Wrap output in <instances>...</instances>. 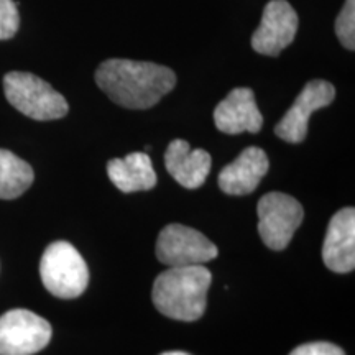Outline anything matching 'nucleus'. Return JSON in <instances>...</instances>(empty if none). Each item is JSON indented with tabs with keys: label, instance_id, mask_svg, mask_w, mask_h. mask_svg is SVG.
Listing matches in <instances>:
<instances>
[{
	"label": "nucleus",
	"instance_id": "nucleus-11",
	"mask_svg": "<svg viewBox=\"0 0 355 355\" xmlns=\"http://www.w3.org/2000/svg\"><path fill=\"white\" fill-rule=\"evenodd\" d=\"M214 123L217 130L227 135L261 130L263 117L257 107L254 91L248 87H237L230 91L214 110Z\"/></svg>",
	"mask_w": 355,
	"mask_h": 355
},
{
	"label": "nucleus",
	"instance_id": "nucleus-14",
	"mask_svg": "<svg viewBox=\"0 0 355 355\" xmlns=\"http://www.w3.org/2000/svg\"><path fill=\"white\" fill-rule=\"evenodd\" d=\"M107 175L122 193L150 191L157 184L152 159L146 153L135 152L125 158H112L107 163Z\"/></svg>",
	"mask_w": 355,
	"mask_h": 355
},
{
	"label": "nucleus",
	"instance_id": "nucleus-18",
	"mask_svg": "<svg viewBox=\"0 0 355 355\" xmlns=\"http://www.w3.org/2000/svg\"><path fill=\"white\" fill-rule=\"evenodd\" d=\"M290 355H345L344 350L329 343H311L296 347Z\"/></svg>",
	"mask_w": 355,
	"mask_h": 355
},
{
	"label": "nucleus",
	"instance_id": "nucleus-3",
	"mask_svg": "<svg viewBox=\"0 0 355 355\" xmlns=\"http://www.w3.org/2000/svg\"><path fill=\"white\" fill-rule=\"evenodd\" d=\"M3 91L13 107L33 121H56L69 110L64 97L32 73L12 71L6 74Z\"/></svg>",
	"mask_w": 355,
	"mask_h": 355
},
{
	"label": "nucleus",
	"instance_id": "nucleus-19",
	"mask_svg": "<svg viewBox=\"0 0 355 355\" xmlns=\"http://www.w3.org/2000/svg\"><path fill=\"white\" fill-rule=\"evenodd\" d=\"M162 355H189V354L180 352V350H173V352H165V354H162Z\"/></svg>",
	"mask_w": 355,
	"mask_h": 355
},
{
	"label": "nucleus",
	"instance_id": "nucleus-6",
	"mask_svg": "<svg viewBox=\"0 0 355 355\" xmlns=\"http://www.w3.org/2000/svg\"><path fill=\"white\" fill-rule=\"evenodd\" d=\"M51 326L28 309H12L0 316V355H33L50 344Z\"/></svg>",
	"mask_w": 355,
	"mask_h": 355
},
{
	"label": "nucleus",
	"instance_id": "nucleus-2",
	"mask_svg": "<svg viewBox=\"0 0 355 355\" xmlns=\"http://www.w3.org/2000/svg\"><path fill=\"white\" fill-rule=\"evenodd\" d=\"M211 283L212 275L204 265L170 266L153 283L155 308L176 321H198L206 311Z\"/></svg>",
	"mask_w": 355,
	"mask_h": 355
},
{
	"label": "nucleus",
	"instance_id": "nucleus-13",
	"mask_svg": "<svg viewBox=\"0 0 355 355\" xmlns=\"http://www.w3.org/2000/svg\"><path fill=\"white\" fill-rule=\"evenodd\" d=\"M165 166L186 189H198L207 180L212 158L206 150H193L186 140H173L165 152Z\"/></svg>",
	"mask_w": 355,
	"mask_h": 355
},
{
	"label": "nucleus",
	"instance_id": "nucleus-7",
	"mask_svg": "<svg viewBox=\"0 0 355 355\" xmlns=\"http://www.w3.org/2000/svg\"><path fill=\"white\" fill-rule=\"evenodd\" d=\"M217 255V247L196 229L170 224L158 235L157 257L166 266L204 265Z\"/></svg>",
	"mask_w": 355,
	"mask_h": 355
},
{
	"label": "nucleus",
	"instance_id": "nucleus-4",
	"mask_svg": "<svg viewBox=\"0 0 355 355\" xmlns=\"http://www.w3.org/2000/svg\"><path fill=\"white\" fill-rule=\"evenodd\" d=\"M40 277L43 286L61 300L78 298L89 285L86 261L76 248L64 241L53 242L43 252Z\"/></svg>",
	"mask_w": 355,
	"mask_h": 355
},
{
	"label": "nucleus",
	"instance_id": "nucleus-17",
	"mask_svg": "<svg viewBox=\"0 0 355 355\" xmlns=\"http://www.w3.org/2000/svg\"><path fill=\"white\" fill-rule=\"evenodd\" d=\"M20 25L19 8L13 0H0V40L15 37Z\"/></svg>",
	"mask_w": 355,
	"mask_h": 355
},
{
	"label": "nucleus",
	"instance_id": "nucleus-12",
	"mask_svg": "<svg viewBox=\"0 0 355 355\" xmlns=\"http://www.w3.org/2000/svg\"><path fill=\"white\" fill-rule=\"evenodd\" d=\"M270 162L259 146H248L219 173V188L230 196H245L254 193L261 178L268 173Z\"/></svg>",
	"mask_w": 355,
	"mask_h": 355
},
{
	"label": "nucleus",
	"instance_id": "nucleus-1",
	"mask_svg": "<svg viewBox=\"0 0 355 355\" xmlns=\"http://www.w3.org/2000/svg\"><path fill=\"white\" fill-rule=\"evenodd\" d=\"M96 84L125 109H150L176 86L170 68L132 60H107L96 71Z\"/></svg>",
	"mask_w": 355,
	"mask_h": 355
},
{
	"label": "nucleus",
	"instance_id": "nucleus-8",
	"mask_svg": "<svg viewBox=\"0 0 355 355\" xmlns=\"http://www.w3.org/2000/svg\"><path fill=\"white\" fill-rule=\"evenodd\" d=\"M336 97V87L322 79L309 81L296 97L291 109L275 127V133L288 144H301L308 135L309 117L316 110L327 107Z\"/></svg>",
	"mask_w": 355,
	"mask_h": 355
},
{
	"label": "nucleus",
	"instance_id": "nucleus-10",
	"mask_svg": "<svg viewBox=\"0 0 355 355\" xmlns=\"http://www.w3.org/2000/svg\"><path fill=\"white\" fill-rule=\"evenodd\" d=\"M324 265L336 273L355 268V211L345 207L332 216L322 245Z\"/></svg>",
	"mask_w": 355,
	"mask_h": 355
},
{
	"label": "nucleus",
	"instance_id": "nucleus-16",
	"mask_svg": "<svg viewBox=\"0 0 355 355\" xmlns=\"http://www.w3.org/2000/svg\"><path fill=\"white\" fill-rule=\"evenodd\" d=\"M336 35L344 48H355V0H345L343 10L336 20Z\"/></svg>",
	"mask_w": 355,
	"mask_h": 355
},
{
	"label": "nucleus",
	"instance_id": "nucleus-15",
	"mask_svg": "<svg viewBox=\"0 0 355 355\" xmlns=\"http://www.w3.org/2000/svg\"><path fill=\"white\" fill-rule=\"evenodd\" d=\"M35 180L33 168L8 150L0 148V199H15L30 188Z\"/></svg>",
	"mask_w": 355,
	"mask_h": 355
},
{
	"label": "nucleus",
	"instance_id": "nucleus-5",
	"mask_svg": "<svg viewBox=\"0 0 355 355\" xmlns=\"http://www.w3.org/2000/svg\"><path fill=\"white\" fill-rule=\"evenodd\" d=\"M259 232L272 250H285L304 217L303 206L285 193H268L259 201Z\"/></svg>",
	"mask_w": 355,
	"mask_h": 355
},
{
	"label": "nucleus",
	"instance_id": "nucleus-9",
	"mask_svg": "<svg viewBox=\"0 0 355 355\" xmlns=\"http://www.w3.org/2000/svg\"><path fill=\"white\" fill-rule=\"evenodd\" d=\"M298 24V13L286 0H270L252 37V48L260 55L278 56L295 40Z\"/></svg>",
	"mask_w": 355,
	"mask_h": 355
}]
</instances>
